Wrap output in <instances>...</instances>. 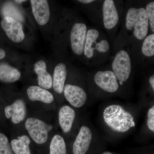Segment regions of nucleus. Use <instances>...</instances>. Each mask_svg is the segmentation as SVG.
<instances>
[{"instance_id":"4","label":"nucleus","mask_w":154,"mask_h":154,"mask_svg":"<svg viewBox=\"0 0 154 154\" xmlns=\"http://www.w3.org/2000/svg\"><path fill=\"white\" fill-rule=\"evenodd\" d=\"M113 72L119 82H124L129 79L131 72V59L125 51H119L116 54L112 63Z\"/></svg>"},{"instance_id":"26","label":"nucleus","mask_w":154,"mask_h":154,"mask_svg":"<svg viewBox=\"0 0 154 154\" xmlns=\"http://www.w3.org/2000/svg\"><path fill=\"white\" fill-rule=\"evenodd\" d=\"M110 48L109 42L105 39H102L97 44L96 50L99 52L105 53L108 51Z\"/></svg>"},{"instance_id":"17","label":"nucleus","mask_w":154,"mask_h":154,"mask_svg":"<svg viewBox=\"0 0 154 154\" xmlns=\"http://www.w3.org/2000/svg\"><path fill=\"white\" fill-rule=\"evenodd\" d=\"M21 73L19 70L8 64H0V81L5 83H13L20 79Z\"/></svg>"},{"instance_id":"9","label":"nucleus","mask_w":154,"mask_h":154,"mask_svg":"<svg viewBox=\"0 0 154 154\" xmlns=\"http://www.w3.org/2000/svg\"><path fill=\"white\" fill-rule=\"evenodd\" d=\"M92 139V133L88 127H81L72 146L73 154H86L88 151Z\"/></svg>"},{"instance_id":"7","label":"nucleus","mask_w":154,"mask_h":154,"mask_svg":"<svg viewBox=\"0 0 154 154\" xmlns=\"http://www.w3.org/2000/svg\"><path fill=\"white\" fill-rule=\"evenodd\" d=\"M94 79L98 87L108 93H115L119 88L118 80L111 71H99L94 76Z\"/></svg>"},{"instance_id":"18","label":"nucleus","mask_w":154,"mask_h":154,"mask_svg":"<svg viewBox=\"0 0 154 154\" xmlns=\"http://www.w3.org/2000/svg\"><path fill=\"white\" fill-rule=\"evenodd\" d=\"M30 143V138L26 135H23L12 140L11 146L14 154H31Z\"/></svg>"},{"instance_id":"3","label":"nucleus","mask_w":154,"mask_h":154,"mask_svg":"<svg viewBox=\"0 0 154 154\" xmlns=\"http://www.w3.org/2000/svg\"><path fill=\"white\" fill-rule=\"evenodd\" d=\"M25 125L28 134L36 143L43 144L46 142L48 133L51 129V125L33 117L27 119Z\"/></svg>"},{"instance_id":"2","label":"nucleus","mask_w":154,"mask_h":154,"mask_svg":"<svg viewBox=\"0 0 154 154\" xmlns=\"http://www.w3.org/2000/svg\"><path fill=\"white\" fill-rule=\"evenodd\" d=\"M149 22L146 9L130 8L126 17L125 26L128 30L134 28V35L139 40L146 37L148 31Z\"/></svg>"},{"instance_id":"6","label":"nucleus","mask_w":154,"mask_h":154,"mask_svg":"<svg viewBox=\"0 0 154 154\" xmlns=\"http://www.w3.org/2000/svg\"><path fill=\"white\" fill-rule=\"evenodd\" d=\"M1 26L6 35L16 43L22 42L25 38L23 26L18 20L10 17H5L1 22Z\"/></svg>"},{"instance_id":"11","label":"nucleus","mask_w":154,"mask_h":154,"mask_svg":"<svg viewBox=\"0 0 154 154\" xmlns=\"http://www.w3.org/2000/svg\"><path fill=\"white\" fill-rule=\"evenodd\" d=\"M103 24L106 29H112L118 23L119 16L114 3L112 0H105L102 6Z\"/></svg>"},{"instance_id":"14","label":"nucleus","mask_w":154,"mask_h":154,"mask_svg":"<svg viewBox=\"0 0 154 154\" xmlns=\"http://www.w3.org/2000/svg\"><path fill=\"white\" fill-rule=\"evenodd\" d=\"M75 117V110L68 105L61 107L59 112V122L60 128L65 133L70 131Z\"/></svg>"},{"instance_id":"22","label":"nucleus","mask_w":154,"mask_h":154,"mask_svg":"<svg viewBox=\"0 0 154 154\" xmlns=\"http://www.w3.org/2000/svg\"><path fill=\"white\" fill-rule=\"evenodd\" d=\"M142 52L146 57L154 55V33L147 36L144 40Z\"/></svg>"},{"instance_id":"12","label":"nucleus","mask_w":154,"mask_h":154,"mask_svg":"<svg viewBox=\"0 0 154 154\" xmlns=\"http://www.w3.org/2000/svg\"><path fill=\"white\" fill-rule=\"evenodd\" d=\"M32 13L38 25L47 24L50 17L48 2L46 0H31Z\"/></svg>"},{"instance_id":"23","label":"nucleus","mask_w":154,"mask_h":154,"mask_svg":"<svg viewBox=\"0 0 154 154\" xmlns=\"http://www.w3.org/2000/svg\"><path fill=\"white\" fill-rule=\"evenodd\" d=\"M0 154H14L5 135L0 133Z\"/></svg>"},{"instance_id":"21","label":"nucleus","mask_w":154,"mask_h":154,"mask_svg":"<svg viewBox=\"0 0 154 154\" xmlns=\"http://www.w3.org/2000/svg\"><path fill=\"white\" fill-rule=\"evenodd\" d=\"M3 13L5 17H10L18 20L22 21L23 17L20 12L11 3H6L3 8Z\"/></svg>"},{"instance_id":"8","label":"nucleus","mask_w":154,"mask_h":154,"mask_svg":"<svg viewBox=\"0 0 154 154\" xmlns=\"http://www.w3.org/2000/svg\"><path fill=\"white\" fill-rule=\"evenodd\" d=\"M63 92L67 101L73 107L79 108L85 104L87 99V94L81 87L66 85L65 86Z\"/></svg>"},{"instance_id":"15","label":"nucleus","mask_w":154,"mask_h":154,"mask_svg":"<svg viewBox=\"0 0 154 154\" xmlns=\"http://www.w3.org/2000/svg\"><path fill=\"white\" fill-rule=\"evenodd\" d=\"M27 93L29 99L32 101L51 104L54 100L53 95L50 92L39 86H30L27 90Z\"/></svg>"},{"instance_id":"24","label":"nucleus","mask_w":154,"mask_h":154,"mask_svg":"<svg viewBox=\"0 0 154 154\" xmlns=\"http://www.w3.org/2000/svg\"><path fill=\"white\" fill-rule=\"evenodd\" d=\"M151 29L154 33V2L149 3L146 9Z\"/></svg>"},{"instance_id":"28","label":"nucleus","mask_w":154,"mask_h":154,"mask_svg":"<svg viewBox=\"0 0 154 154\" xmlns=\"http://www.w3.org/2000/svg\"><path fill=\"white\" fill-rule=\"evenodd\" d=\"M6 52L4 50L0 48V60L2 59L5 57Z\"/></svg>"},{"instance_id":"25","label":"nucleus","mask_w":154,"mask_h":154,"mask_svg":"<svg viewBox=\"0 0 154 154\" xmlns=\"http://www.w3.org/2000/svg\"><path fill=\"white\" fill-rule=\"evenodd\" d=\"M147 125L149 129L154 133V105L148 111Z\"/></svg>"},{"instance_id":"31","label":"nucleus","mask_w":154,"mask_h":154,"mask_svg":"<svg viewBox=\"0 0 154 154\" xmlns=\"http://www.w3.org/2000/svg\"><path fill=\"white\" fill-rule=\"evenodd\" d=\"M102 154H112L111 152H104V153H103Z\"/></svg>"},{"instance_id":"16","label":"nucleus","mask_w":154,"mask_h":154,"mask_svg":"<svg viewBox=\"0 0 154 154\" xmlns=\"http://www.w3.org/2000/svg\"><path fill=\"white\" fill-rule=\"evenodd\" d=\"M66 66L63 63H60L56 66L53 78V87L56 93L61 94L63 92L66 80Z\"/></svg>"},{"instance_id":"5","label":"nucleus","mask_w":154,"mask_h":154,"mask_svg":"<svg viewBox=\"0 0 154 154\" xmlns=\"http://www.w3.org/2000/svg\"><path fill=\"white\" fill-rule=\"evenodd\" d=\"M87 33V26L84 23H75L72 28L71 45L73 52L77 55H82L84 52Z\"/></svg>"},{"instance_id":"1","label":"nucleus","mask_w":154,"mask_h":154,"mask_svg":"<svg viewBox=\"0 0 154 154\" xmlns=\"http://www.w3.org/2000/svg\"><path fill=\"white\" fill-rule=\"evenodd\" d=\"M103 116L106 124L116 132H127L135 126L134 118L131 113L119 105L107 106L104 110Z\"/></svg>"},{"instance_id":"30","label":"nucleus","mask_w":154,"mask_h":154,"mask_svg":"<svg viewBox=\"0 0 154 154\" xmlns=\"http://www.w3.org/2000/svg\"><path fill=\"white\" fill-rule=\"evenodd\" d=\"M15 2L17 3H21L26 2V1H24V0H17V1H15Z\"/></svg>"},{"instance_id":"13","label":"nucleus","mask_w":154,"mask_h":154,"mask_svg":"<svg viewBox=\"0 0 154 154\" xmlns=\"http://www.w3.org/2000/svg\"><path fill=\"white\" fill-rule=\"evenodd\" d=\"M34 72L38 77L39 87L48 90L53 86V79L51 75L47 71V66L45 62L42 60L37 61L33 67Z\"/></svg>"},{"instance_id":"29","label":"nucleus","mask_w":154,"mask_h":154,"mask_svg":"<svg viewBox=\"0 0 154 154\" xmlns=\"http://www.w3.org/2000/svg\"><path fill=\"white\" fill-rule=\"evenodd\" d=\"M94 1H93V0H79V2L83 4H88L93 2Z\"/></svg>"},{"instance_id":"20","label":"nucleus","mask_w":154,"mask_h":154,"mask_svg":"<svg viewBox=\"0 0 154 154\" xmlns=\"http://www.w3.org/2000/svg\"><path fill=\"white\" fill-rule=\"evenodd\" d=\"M66 154V146L63 138L59 134L54 136L50 144L49 154Z\"/></svg>"},{"instance_id":"27","label":"nucleus","mask_w":154,"mask_h":154,"mask_svg":"<svg viewBox=\"0 0 154 154\" xmlns=\"http://www.w3.org/2000/svg\"><path fill=\"white\" fill-rule=\"evenodd\" d=\"M149 82L150 85L151 86L154 92V75L150 78Z\"/></svg>"},{"instance_id":"19","label":"nucleus","mask_w":154,"mask_h":154,"mask_svg":"<svg viewBox=\"0 0 154 154\" xmlns=\"http://www.w3.org/2000/svg\"><path fill=\"white\" fill-rule=\"evenodd\" d=\"M99 35V32L96 29H91L87 31L84 53L88 58H91L94 56V51L97 48V40Z\"/></svg>"},{"instance_id":"10","label":"nucleus","mask_w":154,"mask_h":154,"mask_svg":"<svg viewBox=\"0 0 154 154\" xmlns=\"http://www.w3.org/2000/svg\"><path fill=\"white\" fill-rule=\"evenodd\" d=\"M5 113L6 118H11L14 124H19L26 117L27 108L25 102L22 99H17L5 108Z\"/></svg>"}]
</instances>
